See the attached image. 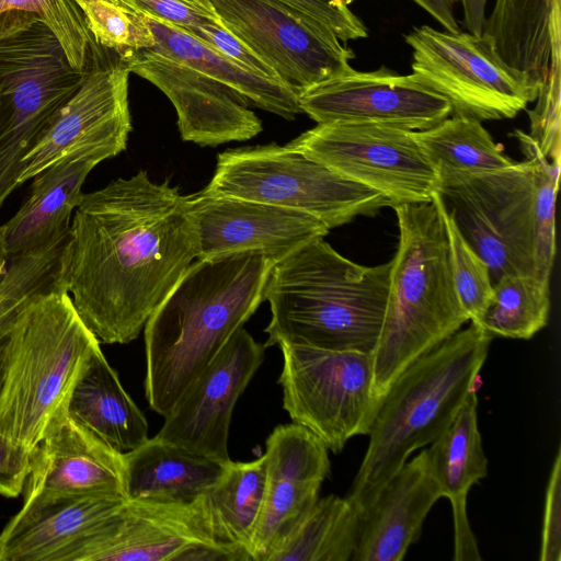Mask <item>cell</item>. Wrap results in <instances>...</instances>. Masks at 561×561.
Masks as SVG:
<instances>
[{"label":"cell","mask_w":561,"mask_h":561,"mask_svg":"<svg viewBox=\"0 0 561 561\" xmlns=\"http://www.w3.org/2000/svg\"><path fill=\"white\" fill-rule=\"evenodd\" d=\"M263 503L252 540V560L268 561L319 499L330 473L325 445L296 424L276 426L266 439Z\"/></svg>","instance_id":"cell-20"},{"label":"cell","mask_w":561,"mask_h":561,"mask_svg":"<svg viewBox=\"0 0 561 561\" xmlns=\"http://www.w3.org/2000/svg\"><path fill=\"white\" fill-rule=\"evenodd\" d=\"M126 500L104 495L24 499L0 533V561H70Z\"/></svg>","instance_id":"cell-22"},{"label":"cell","mask_w":561,"mask_h":561,"mask_svg":"<svg viewBox=\"0 0 561 561\" xmlns=\"http://www.w3.org/2000/svg\"><path fill=\"white\" fill-rule=\"evenodd\" d=\"M127 500L192 503L226 465L190 453L157 436L124 454Z\"/></svg>","instance_id":"cell-27"},{"label":"cell","mask_w":561,"mask_h":561,"mask_svg":"<svg viewBox=\"0 0 561 561\" xmlns=\"http://www.w3.org/2000/svg\"><path fill=\"white\" fill-rule=\"evenodd\" d=\"M53 31L36 15L0 18V208L18 188L20 159L81 85Z\"/></svg>","instance_id":"cell-7"},{"label":"cell","mask_w":561,"mask_h":561,"mask_svg":"<svg viewBox=\"0 0 561 561\" xmlns=\"http://www.w3.org/2000/svg\"><path fill=\"white\" fill-rule=\"evenodd\" d=\"M15 11L38 16L56 35L71 66L85 70L93 37L73 0H0V18Z\"/></svg>","instance_id":"cell-35"},{"label":"cell","mask_w":561,"mask_h":561,"mask_svg":"<svg viewBox=\"0 0 561 561\" xmlns=\"http://www.w3.org/2000/svg\"><path fill=\"white\" fill-rule=\"evenodd\" d=\"M408 130L376 123L318 124L288 142L339 174L386 196L391 207L431 202L439 175Z\"/></svg>","instance_id":"cell-13"},{"label":"cell","mask_w":561,"mask_h":561,"mask_svg":"<svg viewBox=\"0 0 561 561\" xmlns=\"http://www.w3.org/2000/svg\"><path fill=\"white\" fill-rule=\"evenodd\" d=\"M412 76L444 96L451 115L478 122L513 118L535 101L540 84L508 65L489 34L414 27Z\"/></svg>","instance_id":"cell-9"},{"label":"cell","mask_w":561,"mask_h":561,"mask_svg":"<svg viewBox=\"0 0 561 561\" xmlns=\"http://www.w3.org/2000/svg\"><path fill=\"white\" fill-rule=\"evenodd\" d=\"M549 310L548 280L534 274H504L493 284V297L473 323L493 337L527 340L546 327Z\"/></svg>","instance_id":"cell-32"},{"label":"cell","mask_w":561,"mask_h":561,"mask_svg":"<svg viewBox=\"0 0 561 561\" xmlns=\"http://www.w3.org/2000/svg\"><path fill=\"white\" fill-rule=\"evenodd\" d=\"M394 209L399 243L387 304L373 351V390L382 400L393 381L469 321L458 298L438 193Z\"/></svg>","instance_id":"cell-4"},{"label":"cell","mask_w":561,"mask_h":561,"mask_svg":"<svg viewBox=\"0 0 561 561\" xmlns=\"http://www.w3.org/2000/svg\"><path fill=\"white\" fill-rule=\"evenodd\" d=\"M100 341L77 313L62 271L18 314L0 383V436L34 450L67 414L71 389Z\"/></svg>","instance_id":"cell-6"},{"label":"cell","mask_w":561,"mask_h":561,"mask_svg":"<svg viewBox=\"0 0 561 561\" xmlns=\"http://www.w3.org/2000/svg\"><path fill=\"white\" fill-rule=\"evenodd\" d=\"M265 345L240 328L164 416L157 437L222 465L234 405L264 359Z\"/></svg>","instance_id":"cell-16"},{"label":"cell","mask_w":561,"mask_h":561,"mask_svg":"<svg viewBox=\"0 0 561 561\" xmlns=\"http://www.w3.org/2000/svg\"><path fill=\"white\" fill-rule=\"evenodd\" d=\"M100 157H76L39 172L19 210L2 226L0 234L8 259L38 248L67 233L82 186Z\"/></svg>","instance_id":"cell-25"},{"label":"cell","mask_w":561,"mask_h":561,"mask_svg":"<svg viewBox=\"0 0 561 561\" xmlns=\"http://www.w3.org/2000/svg\"><path fill=\"white\" fill-rule=\"evenodd\" d=\"M184 32L207 44L248 70L264 78L278 81L272 68L220 23L216 21H205Z\"/></svg>","instance_id":"cell-40"},{"label":"cell","mask_w":561,"mask_h":561,"mask_svg":"<svg viewBox=\"0 0 561 561\" xmlns=\"http://www.w3.org/2000/svg\"><path fill=\"white\" fill-rule=\"evenodd\" d=\"M278 383L294 423L334 454L356 435H368L381 401L373 390V353L282 344Z\"/></svg>","instance_id":"cell-11"},{"label":"cell","mask_w":561,"mask_h":561,"mask_svg":"<svg viewBox=\"0 0 561 561\" xmlns=\"http://www.w3.org/2000/svg\"><path fill=\"white\" fill-rule=\"evenodd\" d=\"M222 26L299 95L352 67L353 51L327 27L279 0H211Z\"/></svg>","instance_id":"cell-14"},{"label":"cell","mask_w":561,"mask_h":561,"mask_svg":"<svg viewBox=\"0 0 561 561\" xmlns=\"http://www.w3.org/2000/svg\"><path fill=\"white\" fill-rule=\"evenodd\" d=\"M67 415L112 449L126 454L148 437L146 416L124 390L101 347L89 357L67 402Z\"/></svg>","instance_id":"cell-26"},{"label":"cell","mask_w":561,"mask_h":561,"mask_svg":"<svg viewBox=\"0 0 561 561\" xmlns=\"http://www.w3.org/2000/svg\"><path fill=\"white\" fill-rule=\"evenodd\" d=\"M514 137L534 164V275L549 282L556 256V199L560 162L548 160L530 135L515 130Z\"/></svg>","instance_id":"cell-33"},{"label":"cell","mask_w":561,"mask_h":561,"mask_svg":"<svg viewBox=\"0 0 561 561\" xmlns=\"http://www.w3.org/2000/svg\"><path fill=\"white\" fill-rule=\"evenodd\" d=\"M265 476L264 455L245 462L230 460L198 497L209 533L229 561L252 560V540L263 503Z\"/></svg>","instance_id":"cell-28"},{"label":"cell","mask_w":561,"mask_h":561,"mask_svg":"<svg viewBox=\"0 0 561 561\" xmlns=\"http://www.w3.org/2000/svg\"><path fill=\"white\" fill-rule=\"evenodd\" d=\"M360 511L348 499H318L268 561H348L355 550Z\"/></svg>","instance_id":"cell-30"},{"label":"cell","mask_w":561,"mask_h":561,"mask_svg":"<svg viewBox=\"0 0 561 561\" xmlns=\"http://www.w3.org/2000/svg\"><path fill=\"white\" fill-rule=\"evenodd\" d=\"M430 13L450 33L459 32L458 23L454 14L456 0H412Z\"/></svg>","instance_id":"cell-43"},{"label":"cell","mask_w":561,"mask_h":561,"mask_svg":"<svg viewBox=\"0 0 561 561\" xmlns=\"http://www.w3.org/2000/svg\"><path fill=\"white\" fill-rule=\"evenodd\" d=\"M493 336L471 322L412 363L393 381L371 424L348 497L360 511L416 449L435 442L477 390Z\"/></svg>","instance_id":"cell-5"},{"label":"cell","mask_w":561,"mask_h":561,"mask_svg":"<svg viewBox=\"0 0 561 561\" xmlns=\"http://www.w3.org/2000/svg\"><path fill=\"white\" fill-rule=\"evenodd\" d=\"M442 497L426 449L405 462L360 513L353 561H401Z\"/></svg>","instance_id":"cell-23"},{"label":"cell","mask_w":561,"mask_h":561,"mask_svg":"<svg viewBox=\"0 0 561 561\" xmlns=\"http://www.w3.org/2000/svg\"><path fill=\"white\" fill-rule=\"evenodd\" d=\"M93 39L84 78L20 159L18 188L49 167L76 157L113 158L127 146L131 121L129 70Z\"/></svg>","instance_id":"cell-12"},{"label":"cell","mask_w":561,"mask_h":561,"mask_svg":"<svg viewBox=\"0 0 561 561\" xmlns=\"http://www.w3.org/2000/svg\"><path fill=\"white\" fill-rule=\"evenodd\" d=\"M197 257L190 196L141 170L82 194L62 253V278L95 337L126 344Z\"/></svg>","instance_id":"cell-1"},{"label":"cell","mask_w":561,"mask_h":561,"mask_svg":"<svg viewBox=\"0 0 561 561\" xmlns=\"http://www.w3.org/2000/svg\"><path fill=\"white\" fill-rule=\"evenodd\" d=\"M413 137L436 169L445 173H479L505 169L516 161L507 157L481 122L453 116L413 131Z\"/></svg>","instance_id":"cell-31"},{"label":"cell","mask_w":561,"mask_h":561,"mask_svg":"<svg viewBox=\"0 0 561 561\" xmlns=\"http://www.w3.org/2000/svg\"><path fill=\"white\" fill-rule=\"evenodd\" d=\"M3 273H4V272H0V277H1V275H2Z\"/></svg>","instance_id":"cell-44"},{"label":"cell","mask_w":561,"mask_h":561,"mask_svg":"<svg viewBox=\"0 0 561 561\" xmlns=\"http://www.w3.org/2000/svg\"><path fill=\"white\" fill-rule=\"evenodd\" d=\"M437 193L493 284L504 274H534V164L439 174Z\"/></svg>","instance_id":"cell-10"},{"label":"cell","mask_w":561,"mask_h":561,"mask_svg":"<svg viewBox=\"0 0 561 561\" xmlns=\"http://www.w3.org/2000/svg\"><path fill=\"white\" fill-rule=\"evenodd\" d=\"M541 561L561 560V453L558 449L549 477L541 531Z\"/></svg>","instance_id":"cell-41"},{"label":"cell","mask_w":561,"mask_h":561,"mask_svg":"<svg viewBox=\"0 0 561 561\" xmlns=\"http://www.w3.org/2000/svg\"><path fill=\"white\" fill-rule=\"evenodd\" d=\"M330 30L340 41L365 38L367 28L348 7L350 0H279Z\"/></svg>","instance_id":"cell-39"},{"label":"cell","mask_w":561,"mask_h":561,"mask_svg":"<svg viewBox=\"0 0 561 561\" xmlns=\"http://www.w3.org/2000/svg\"><path fill=\"white\" fill-rule=\"evenodd\" d=\"M121 59L130 73L154 84L171 101L184 141L214 147L245 141L262 131L248 99L229 85L150 48Z\"/></svg>","instance_id":"cell-18"},{"label":"cell","mask_w":561,"mask_h":561,"mask_svg":"<svg viewBox=\"0 0 561 561\" xmlns=\"http://www.w3.org/2000/svg\"><path fill=\"white\" fill-rule=\"evenodd\" d=\"M228 560L213 539L198 499L192 503L126 500L70 561Z\"/></svg>","instance_id":"cell-15"},{"label":"cell","mask_w":561,"mask_h":561,"mask_svg":"<svg viewBox=\"0 0 561 561\" xmlns=\"http://www.w3.org/2000/svg\"><path fill=\"white\" fill-rule=\"evenodd\" d=\"M138 15L169 23L183 31L205 21L219 20L211 0H108Z\"/></svg>","instance_id":"cell-37"},{"label":"cell","mask_w":561,"mask_h":561,"mask_svg":"<svg viewBox=\"0 0 561 561\" xmlns=\"http://www.w3.org/2000/svg\"><path fill=\"white\" fill-rule=\"evenodd\" d=\"M33 451L0 436V495L16 497L23 493Z\"/></svg>","instance_id":"cell-42"},{"label":"cell","mask_w":561,"mask_h":561,"mask_svg":"<svg viewBox=\"0 0 561 561\" xmlns=\"http://www.w3.org/2000/svg\"><path fill=\"white\" fill-rule=\"evenodd\" d=\"M477 407V390H472L448 428L426 448L431 472L442 497L446 496L451 503L455 561L481 560L467 515L470 488L488 474Z\"/></svg>","instance_id":"cell-24"},{"label":"cell","mask_w":561,"mask_h":561,"mask_svg":"<svg viewBox=\"0 0 561 561\" xmlns=\"http://www.w3.org/2000/svg\"><path fill=\"white\" fill-rule=\"evenodd\" d=\"M23 493L24 499L83 495L127 499L124 454L66 414L33 450Z\"/></svg>","instance_id":"cell-21"},{"label":"cell","mask_w":561,"mask_h":561,"mask_svg":"<svg viewBox=\"0 0 561 561\" xmlns=\"http://www.w3.org/2000/svg\"><path fill=\"white\" fill-rule=\"evenodd\" d=\"M203 190L304 211L329 229L391 207L381 193L339 174L289 144L220 152Z\"/></svg>","instance_id":"cell-8"},{"label":"cell","mask_w":561,"mask_h":561,"mask_svg":"<svg viewBox=\"0 0 561 561\" xmlns=\"http://www.w3.org/2000/svg\"><path fill=\"white\" fill-rule=\"evenodd\" d=\"M302 113L318 124L376 123L425 130L451 115L449 102L419 82L380 68L346 72L320 82L299 95Z\"/></svg>","instance_id":"cell-17"},{"label":"cell","mask_w":561,"mask_h":561,"mask_svg":"<svg viewBox=\"0 0 561 561\" xmlns=\"http://www.w3.org/2000/svg\"><path fill=\"white\" fill-rule=\"evenodd\" d=\"M559 73L552 76L537 96L536 108L529 112L530 137L552 162H560V83Z\"/></svg>","instance_id":"cell-38"},{"label":"cell","mask_w":561,"mask_h":561,"mask_svg":"<svg viewBox=\"0 0 561 561\" xmlns=\"http://www.w3.org/2000/svg\"><path fill=\"white\" fill-rule=\"evenodd\" d=\"M390 270L391 261L376 266L354 263L324 238L276 262L264 295L271 307L265 347L296 344L373 353Z\"/></svg>","instance_id":"cell-3"},{"label":"cell","mask_w":561,"mask_h":561,"mask_svg":"<svg viewBox=\"0 0 561 561\" xmlns=\"http://www.w3.org/2000/svg\"><path fill=\"white\" fill-rule=\"evenodd\" d=\"M142 16L156 44L152 50L173 58L237 90L255 106L294 119L302 113L299 98L276 80L259 76L179 27Z\"/></svg>","instance_id":"cell-29"},{"label":"cell","mask_w":561,"mask_h":561,"mask_svg":"<svg viewBox=\"0 0 561 561\" xmlns=\"http://www.w3.org/2000/svg\"><path fill=\"white\" fill-rule=\"evenodd\" d=\"M198 239V257L232 252H261L275 263L329 228L304 211L202 190L190 195Z\"/></svg>","instance_id":"cell-19"},{"label":"cell","mask_w":561,"mask_h":561,"mask_svg":"<svg viewBox=\"0 0 561 561\" xmlns=\"http://www.w3.org/2000/svg\"><path fill=\"white\" fill-rule=\"evenodd\" d=\"M73 1L81 10L95 43L119 58L154 46V37L142 16L108 0Z\"/></svg>","instance_id":"cell-34"},{"label":"cell","mask_w":561,"mask_h":561,"mask_svg":"<svg viewBox=\"0 0 561 561\" xmlns=\"http://www.w3.org/2000/svg\"><path fill=\"white\" fill-rule=\"evenodd\" d=\"M442 209L448 233L450 264L456 291L469 320L477 322L493 297L490 268L461 234L443 202Z\"/></svg>","instance_id":"cell-36"},{"label":"cell","mask_w":561,"mask_h":561,"mask_svg":"<svg viewBox=\"0 0 561 561\" xmlns=\"http://www.w3.org/2000/svg\"><path fill=\"white\" fill-rule=\"evenodd\" d=\"M275 262L261 252L196 259L145 324L149 407L163 417L264 301Z\"/></svg>","instance_id":"cell-2"}]
</instances>
